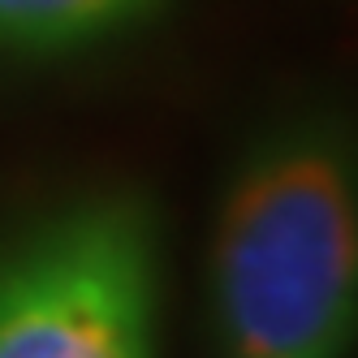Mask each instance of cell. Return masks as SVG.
<instances>
[{
  "instance_id": "6da1fadb",
  "label": "cell",
  "mask_w": 358,
  "mask_h": 358,
  "mask_svg": "<svg viewBox=\"0 0 358 358\" xmlns=\"http://www.w3.org/2000/svg\"><path fill=\"white\" fill-rule=\"evenodd\" d=\"M212 328L224 358H345L358 341V130L268 125L220 190Z\"/></svg>"
},
{
  "instance_id": "7a4b0ae2",
  "label": "cell",
  "mask_w": 358,
  "mask_h": 358,
  "mask_svg": "<svg viewBox=\"0 0 358 358\" xmlns=\"http://www.w3.org/2000/svg\"><path fill=\"white\" fill-rule=\"evenodd\" d=\"M160 229L138 194L61 203L0 242V358H156Z\"/></svg>"
},
{
  "instance_id": "3957f363",
  "label": "cell",
  "mask_w": 358,
  "mask_h": 358,
  "mask_svg": "<svg viewBox=\"0 0 358 358\" xmlns=\"http://www.w3.org/2000/svg\"><path fill=\"white\" fill-rule=\"evenodd\" d=\"M169 0H0V48L31 57L87 52L147 31Z\"/></svg>"
}]
</instances>
